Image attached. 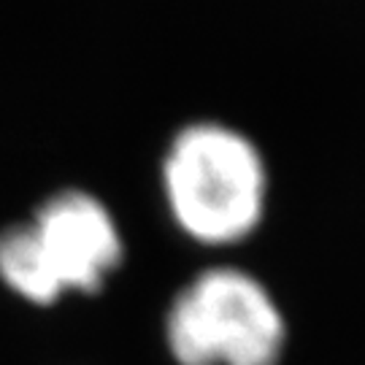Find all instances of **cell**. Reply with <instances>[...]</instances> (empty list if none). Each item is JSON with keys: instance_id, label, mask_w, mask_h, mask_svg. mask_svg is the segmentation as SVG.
Returning <instances> with one entry per match:
<instances>
[{"instance_id": "1", "label": "cell", "mask_w": 365, "mask_h": 365, "mask_svg": "<svg viewBox=\"0 0 365 365\" xmlns=\"http://www.w3.org/2000/svg\"><path fill=\"white\" fill-rule=\"evenodd\" d=\"M268 165L247 133L200 119L176 130L163 155V197L173 225L203 247H233L260 227Z\"/></svg>"}, {"instance_id": "2", "label": "cell", "mask_w": 365, "mask_h": 365, "mask_svg": "<svg viewBox=\"0 0 365 365\" xmlns=\"http://www.w3.org/2000/svg\"><path fill=\"white\" fill-rule=\"evenodd\" d=\"M165 346L176 365H279L287 322L260 279L220 265L170 300Z\"/></svg>"}, {"instance_id": "3", "label": "cell", "mask_w": 365, "mask_h": 365, "mask_svg": "<svg viewBox=\"0 0 365 365\" xmlns=\"http://www.w3.org/2000/svg\"><path fill=\"white\" fill-rule=\"evenodd\" d=\"M57 287L95 295L125 260V238L101 197L84 190H60L27 222Z\"/></svg>"}, {"instance_id": "4", "label": "cell", "mask_w": 365, "mask_h": 365, "mask_svg": "<svg viewBox=\"0 0 365 365\" xmlns=\"http://www.w3.org/2000/svg\"><path fill=\"white\" fill-rule=\"evenodd\" d=\"M0 282L33 306H54L66 298L27 222L0 230Z\"/></svg>"}]
</instances>
